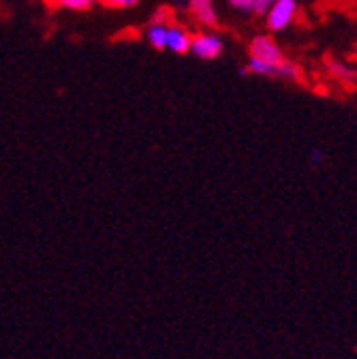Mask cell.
Masks as SVG:
<instances>
[{
	"label": "cell",
	"mask_w": 357,
	"mask_h": 359,
	"mask_svg": "<svg viewBox=\"0 0 357 359\" xmlns=\"http://www.w3.org/2000/svg\"><path fill=\"white\" fill-rule=\"evenodd\" d=\"M295 13H297V3H295V0H274V3L270 5V9L265 11L267 28H270L272 32L285 30L295 20Z\"/></svg>",
	"instance_id": "cell-1"
},
{
	"label": "cell",
	"mask_w": 357,
	"mask_h": 359,
	"mask_svg": "<svg viewBox=\"0 0 357 359\" xmlns=\"http://www.w3.org/2000/svg\"><path fill=\"white\" fill-rule=\"evenodd\" d=\"M225 50V43L214 32H197L191 36V52L201 60H214Z\"/></svg>",
	"instance_id": "cell-2"
},
{
	"label": "cell",
	"mask_w": 357,
	"mask_h": 359,
	"mask_svg": "<svg viewBox=\"0 0 357 359\" xmlns=\"http://www.w3.org/2000/svg\"><path fill=\"white\" fill-rule=\"evenodd\" d=\"M250 58L261 60V62H270V65H281L285 60L283 50L278 48V43L272 36H255L250 41Z\"/></svg>",
	"instance_id": "cell-3"
},
{
	"label": "cell",
	"mask_w": 357,
	"mask_h": 359,
	"mask_svg": "<svg viewBox=\"0 0 357 359\" xmlns=\"http://www.w3.org/2000/svg\"><path fill=\"white\" fill-rule=\"evenodd\" d=\"M191 32L182 26H167V41L165 50H171L173 54H189L191 52Z\"/></svg>",
	"instance_id": "cell-4"
},
{
	"label": "cell",
	"mask_w": 357,
	"mask_h": 359,
	"mask_svg": "<svg viewBox=\"0 0 357 359\" xmlns=\"http://www.w3.org/2000/svg\"><path fill=\"white\" fill-rule=\"evenodd\" d=\"M189 9L199 24H203V26H216L218 24V15H216L212 0H189Z\"/></svg>",
	"instance_id": "cell-5"
},
{
	"label": "cell",
	"mask_w": 357,
	"mask_h": 359,
	"mask_svg": "<svg viewBox=\"0 0 357 359\" xmlns=\"http://www.w3.org/2000/svg\"><path fill=\"white\" fill-rule=\"evenodd\" d=\"M146 39L154 50H165V41H167V26L165 24H150L146 30Z\"/></svg>",
	"instance_id": "cell-6"
},
{
	"label": "cell",
	"mask_w": 357,
	"mask_h": 359,
	"mask_svg": "<svg viewBox=\"0 0 357 359\" xmlns=\"http://www.w3.org/2000/svg\"><path fill=\"white\" fill-rule=\"evenodd\" d=\"M242 73H257V75H267V77H278V65L261 62L255 58H248V69Z\"/></svg>",
	"instance_id": "cell-7"
},
{
	"label": "cell",
	"mask_w": 357,
	"mask_h": 359,
	"mask_svg": "<svg viewBox=\"0 0 357 359\" xmlns=\"http://www.w3.org/2000/svg\"><path fill=\"white\" fill-rule=\"evenodd\" d=\"M278 77H285V79H299L302 73H299V67H297L295 62H291V60L285 58V60L278 65Z\"/></svg>",
	"instance_id": "cell-8"
},
{
	"label": "cell",
	"mask_w": 357,
	"mask_h": 359,
	"mask_svg": "<svg viewBox=\"0 0 357 359\" xmlns=\"http://www.w3.org/2000/svg\"><path fill=\"white\" fill-rule=\"evenodd\" d=\"M330 65V71L338 77V79H342V81H353L355 79V71L353 69H349V67H344V65H340V62H336V60H330L328 62Z\"/></svg>",
	"instance_id": "cell-9"
},
{
	"label": "cell",
	"mask_w": 357,
	"mask_h": 359,
	"mask_svg": "<svg viewBox=\"0 0 357 359\" xmlns=\"http://www.w3.org/2000/svg\"><path fill=\"white\" fill-rule=\"evenodd\" d=\"M58 5L69 11H88L95 5V0H58Z\"/></svg>",
	"instance_id": "cell-10"
},
{
	"label": "cell",
	"mask_w": 357,
	"mask_h": 359,
	"mask_svg": "<svg viewBox=\"0 0 357 359\" xmlns=\"http://www.w3.org/2000/svg\"><path fill=\"white\" fill-rule=\"evenodd\" d=\"M101 3L112 9H130V7H135L140 0H101Z\"/></svg>",
	"instance_id": "cell-11"
},
{
	"label": "cell",
	"mask_w": 357,
	"mask_h": 359,
	"mask_svg": "<svg viewBox=\"0 0 357 359\" xmlns=\"http://www.w3.org/2000/svg\"><path fill=\"white\" fill-rule=\"evenodd\" d=\"M229 5L240 11V13H252L255 9V0H229Z\"/></svg>",
	"instance_id": "cell-12"
},
{
	"label": "cell",
	"mask_w": 357,
	"mask_h": 359,
	"mask_svg": "<svg viewBox=\"0 0 357 359\" xmlns=\"http://www.w3.org/2000/svg\"><path fill=\"white\" fill-rule=\"evenodd\" d=\"M274 3V0H255V9H252V13H257V15H265V11L270 9V5Z\"/></svg>",
	"instance_id": "cell-13"
},
{
	"label": "cell",
	"mask_w": 357,
	"mask_h": 359,
	"mask_svg": "<svg viewBox=\"0 0 357 359\" xmlns=\"http://www.w3.org/2000/svg\"><path fill=\"white\" fill-rule=\"evenodd\" d=\"M310 158H312V163H315V165H319L321 158H323V152H321L319 148H317V150H312V152H310Z\"/></svg>",
	"instance_id": "cell-14"
}]
</instances>
